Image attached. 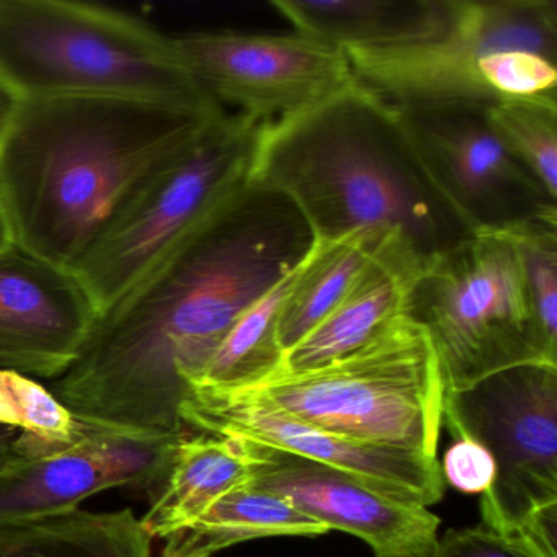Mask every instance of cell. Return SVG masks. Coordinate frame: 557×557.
Segmentation results:
<instances>
[{"label": "cell", "instance_id": "14", "mask_svg": "<svg viewBox=\"0 0 557 557\" xmlns=\"http://www.w3.org/2000/svg\"><path fill=\"white\" fill-rule=\"evenodd\" d=\"M81 425L76 445L25 459L0 474V528L73 510L107 488L136 485L154 491L185 436L162 438Z\"/></svg>", "mask_w": 557, "mask_h": 557}, {"label": "cell", "instance_id": "7", "mask_svg": "<svg viewBox=\"0 0 557 557\" xmlns=\"http://www.w3.org/2000/svg\"><path fill=\"white\" fill-rule=\"evenodd\" d=\"M263 123L224 112L152 178L76 269L100 315L187 244L250 182Z\"/></svg>", "mask_w": 557, "mask_h": 557}, {"label": "cell", "instance_id": "30", "mask_svg": "<svg viewBox=\"0 0 557 557\" xmlns=\"http://www.w3.org/2000/svg\"><path fill=\"white\" fill-rule=\"evenodd\" d=\"M12 247H15L14 234H12L4 198H2V191H0V253L8 252Z\"/></svg>", "mask_w": 557, "mask_h": 557}, {"label": "cell", "instance_id": "31", "mask_svg": "<svg viewBox=\"0 0 557 557\" xmlns=\"http://www.w3.org/2000/svg\"><path fill=\"white\" fill-rule=\"evenodd\" d=\"M0 425L22 430V420L17 410L2 394H0Z\"/></svg>", "mask_w": 557, "mask_h": 557}, {"label": "cell", "instance_id": "11", "mask_svg": "<svg viewBox=\"0 0 557 557\" xmlns=\"http://www.w3.org/2000/svg\"><path fill=\"white\" fill-rule=\"evenodd\" d=\"M172 41L218 106L236 107L259 123L298 115L355 83L344 50L298 32L198 30Z\"/></svg>", "mask_w": 557, "mask_h": 557}, {"label": "cell", "instance_id": "28", "mask_svg": "<svg viewBox=\"0 0 557 557\" xmlns=\"http://www.w3.org/2000/svg\"><path fill=\"white\" fill-rule=\"evenodd\" d=\"M432 557H530L517 543L484 524L448 530L438 537Z\"/></svg>", "mask_w": 557, "mask_h": 557}, {"label": "cell", "instance_id": "22", "mask_svg": "<svg viewBox=\"0 0 557 557\" xmlns=\"http://www.w3.org/2000/svg\"><path fill=\"white\" fill-rule=\"evenodd\" d=\"M301 263L240 314L201 373L188 384V393H233L260 383L282 368L285 350L278 341L280 312Z\"/></svg>", "mask_w": 557, "mask_h": 557}, {"label": "cell", "instance_id": "23", "mask_svg": "<svg viewBox=\"0 0 557 557\" xmlns=\"http://www.w3.org/2000/svg\"><path fill=\"white\" fill-rule=\"evenodd\" d=\"M485 113L511 154L557 201V97L498 100Z\"/></svg>", "mask_w": 557, "mask_h": 557}, {"label": "cell", "instance_id": "12", "mask_svg": "<svg viewBox=\"0 0 557 557\" xmlns=\"http://www.w3.org/2000/svg\"><path fill=\"white\" fill-rule=\"evenodd\" d=\"M236 440L249 466L247 485L288 500L308 517L360 537L376 557H432L440 518L350 472L283 449Z\"/></svg>", "mask_w": 557, "mask_h": 557}, {"label": "cell", "instance_id": "24", "mask_svg": "<svg viewBox=\"0 0 557 557\" xmlns=\"http://www.w3.org/2000/svg\"><path fill=\"white\" fill-rule=\"evenodd\" d=\"M0 394L17 410L22 430L15 449L24 459L41 458L79 442L83 425L47 387L14 371L0 370Z\"/></svg>", "mask_w": 557, "mask_h": 557}, {"label": "cell", "instance_id": "29", "mask_svg": "<svg viewBox=\"0 0 557 557\" xmlns=\"http://www.w3.org/2000/svg\"><path fill=\"white\" fill-rule=\"evenodd\" d=\"M18 432H21L18 429L0 425V474L11 471L15 466L25 461L15 449V440H17Z\"/></svg>", "mask_w": 557, "mask_h": 557}, {"label": "cell", "instance_id": "20", "mask_svg": "<svg viewBox=\"0 0 557 557\" xmlns=\"http://www.w3.org/2000/svg\"><path fill=\"white\" fill-rule=\"evenodd\" d=\"M329 530L288 500L244 485L214 502L187 527L164 537V557H213L214 554L273 536H322Z\"/></svg>", "mask_w": 557, "mask_h": 557}, {"label": "cell", "instance_id": "15", "mask_svg": "<svg viewBox=\"0 0 557 557\" xmlns=\"http://www.w3.org/2000/svg\"><path fill=\"white\" fill-rule=\"evenodd\" d=\"M99 319L73 270L17 246L0 253V370L58 380L76 363Z\"/></svg>", "mask_w": 557, "mask_h": 557}, {"label": "cell", "instance_id": "17", "mask_svg": "<svg viewBox=\"0 0 557 557\" xmlns=\"http://www.w3.org/2000/svg\"><path fill=\"white\" fill-rule=\"evenodd\" d=\"M293 32L348 50H396L435 37L448 0H272Z\"/></svg>", "mask_w": 557, "mask_h": 557}, {"label": "cell", "instance_id": "3", "mask_svg": "<svg viewBox=\"0 0 557 557\" xmlns=\"http://www.w3.org/2000/svg\"><path fill=\"white\" fill-rule=\"evenodd\" d=\"M250 182L288 198L315 239L399 231L435 259L469 234L430 184L396 109L357 79L263 123Z\"/></svg>", "mask_w": 557, "mask_h": 557}, {"label": "cell", "instance_id": "10", "mask_svg": "<svg viewBox=\"0 0 557 557\" xmlns=\"http://www.w3.org/2000/svg\"><path fill=\"white\" fill-rule=\"evenodd\" d=\"M394 109L430 184L469 234L557 221V201L498 138L487 107Z\"/></svg>", "mask_w": 557, "mask_h": 557}, {"label": "cell", "instance_id": "4", "mask_svg": "<svg viewBox=\"0 0 557 557\" xmlns=\"http://www.w3.org/2000/svg\"><path fill=\"white\" fill-rule=\"evenodd\" d=\"M0 90L12 102L122 97L221 107L188 73L171 35L74 0H0Z\"/></svg>", "mask_w": 557, "mask_h": 557}, {"label": "cell", "instance_id": "27", "mask_svg": "<svg viewBox=\"0 0 557 557\" xmlns=\"http://www.w3.org/2000/svg\"><path fill=\"white\" fill-rule=\"evenodd\" d=\"M443 479L465 494H485L494 482L491 455L471 440H458L449 446L442 465Z\"/></svg>", "mask_w": 557, "mask_h": 557}, {"label": "cell", "instance_id": "26", "mask_svg": "<svg viewBox=\"0 0 557 557\" xmlns=\"http://www.w3.org/2000/svg\"><path fill=\"white\" fill-rule=\"evenodd\" d=\"M479 76L495 102L557 97V63L531 51L487 54L479 63Z\"/></svg>", "mask_w": 557, "mask_h": 557}, {"label": "cell", "instance_id": "25", "mask_svg": "<svg viewBox=\"0 0 557 557\" xmlns=\"http://www.w3.org/2000/svg\"><path fill=\"white\" fill-rule=\"evenodd\" d=\"M507 231L520 249L541 342L557 360V221H530Z\"/></svg>", "mask_w": 557, "mask_h": 557}, {"label": "cell", "instance_id": "19", "mask_svg": "<svg viewBox=\"0 0 557 557\" xmlns=\"http://www.w3.org/2000/svg\"><path fill=\"white\" fill-rule=\"evenodd\" d=\"M151 543L129 508L77 507L0 528V557H151Z\"/></svg>", "mask_w": 557, "mask_h": 557}, {"label": "cell", "instance_id": "5", "mask_svg": "<svg viewBox=\"0 0 557 557\" xmlns=\"http://www.w3.org/2000/svg\"><path fill=\"white\" fill-rule=\"evenodd\" d=\"M446 384L429 332L397 319L354 354L272 376L227 396L285 413L342 438L436 456Z\"/></svg>", "mask_w": 557, "mask_h": 557}, {"label": "cell", "instance_id": "2", "mask_svg": "<svg viewBox=\"0 0 557 557\" xmlns=\"http://www.w3.org/2000/svg\"><path fill=\"white\" fill-rule=\"evenodd\" d=\"M224 112L122 97L12 102L0 129V191L15 246L76 272Z\"/></svg>", "mask_w": 557, "mask_h": 557}, {"label": "cell", "instance_id": "1", "mask_svg": "<svg viewBox=\"0 0 557 557\" xmlns=\"http://www.w3.org/2000/svg\"><path fill=\"white\" fill-rule=\"evenodd\" d=\"M314 244L298 208L249 184L187 244L103 312L76 363L54 381L84 425L181 438V407L244 311Z\"/></svg>", "mask_w": 557, "mask_h": 557}, {"label": "cell", "instance_id": "18", "mask_svg": "<svg viewBox=\"0 0 557 557\" xmlns=\"http://www.w3.org/2000/svg\"><path fill=\"white\" fill-rule=\"evenodd\" d=\"M247 481L249 466L236 440L188 432L175 446L171 466L152 492L143 527L152 540L168 537Z\"/></svg>", "mask_w": 557, "mask_h": 557}, {"label": "cell", "instance_id": "13", "mask_svg": "<svg viewBox=\"0 0 557 557\" xmlns=\"http://www.w3.org/2000/svg\"><path fill=\"white\" fill-rule=\"evenodd\" d=\"M181 417L188 432L283 449L350 472L410 504L429 508L445 495V479L436 456L342 438L227 394L190 391L182 404Z\"/></svg>", "mask_w": 557, "mask_h": 557}, {"label": "cell", "instance_id": "16", "mask_svg": "<svg viewBox=\"0 0 557 557\" xmlns=\"http://www.w3.org/2000/svg\"><path fill=\"white\" fill-rule=\"evenodd\" d=\"M432 260L399 231H387L331 314L286 351L278 371L299 373L331 363L409 315L413 289Z\"/></svg>", "mask_w": 557, "mask_h": 557}, {"label": "cell", "instance_id": "6", "mask_svg": "<svg viewBox=\"0 0 557 557\" xmlns=\"http://www.w3.org/2000/svg\"><path fill=\"white\" fill-rule=\"evenodd\" d=\"M409 315L429 332L446 389L520 364H557L541 342L508 231L468 234L436 256L413 289Z\"/></svg>", "mask_w": 557, "mask_h": 557}, {"label": "cell", "instance_id": "21", "mask_svg": "<svg viewBox=\"0 0 557 557\" xmlns=\"http://www.w3.org/2000/svg\"><path fill=\"white\" fill-rule=\"evenodd\" d=\"M386 233L358 231L334 240L314 237L280 312L278 341L285 354L331 314Z\"/></svg>", "mask_w": 557, "mask_h": 557}, {"label": "cell", "instance_id": "8", "mask_svg": "<svg viewBox=\"0 0 557 557\" xmlns=\"http://www.w3.org/2000/svg\"><path fill=\"white\" fill-rule=\"evenodd\" d=\"M443 422L494 461V482L481 498L485 528L513 537L557 505V364H520L446 389Z\"/></svg>", "mask_w": 557, "mask_h": 557}, {"label": "cell", "instance_id": "32", "mask_svg": "<svg viewBox=\"0 0 557 557\" xmlns=\"http://www.w3.org/2000/svg\"><path fill=\"white\" fill-rule=\"evenodd\" d=\"M12 100L0 90V129L4 125L5 119H8L9 110H11Z\"/></svg>", "mask_w": 557, "mask_h": 557}, {"label": "cell", "instance_id": "9", "mask_svg": "<svg viewBox=\"0 0 557 557\" xmlns=\"http://www.w3.org/2000/svg\"><path fill=\"white\" fill-rule=\"evenodd\" d=\"M524 50L557 63V0H448L442 30L413 47L344 50L358 84L394 107L495 103L479 63Z\"/></svg>", "mask_w": 557, "mask_h": 557}]
</instances>
